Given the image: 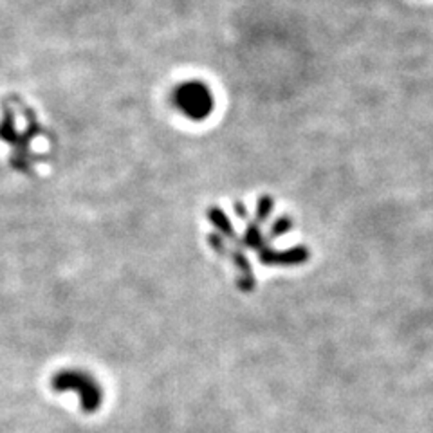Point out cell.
Returning a JSON list of instances; mask_svg holds the SVG:
<instances>
[{
    "mask_svg": "<svg viewBox=\"0 0 433 433\" xmlns=\"http://www.w3.org/2000/svg\"><path fill=\"white\" fill-rule=\"evenodd\" d=\"M173 103L184 116L193 122L206 119L213 110V96L201 82L181 83L173 92Z\"/></svg>",
    "mask_w": 433,
    "mask_h": 433,
    "instance_id": "cell-1",
    "label": "cell"
}]
</instances>
